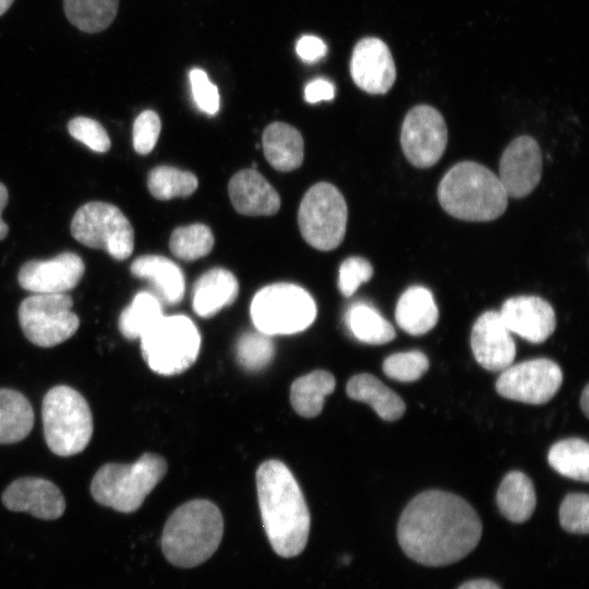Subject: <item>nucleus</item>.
Listing matches in <instances>:
<instances>
[{"label": "nucleus", "instance_id": "1", "mask_svg": "<svg viewBox=\"0 0 589 589\" xmlns=\"http://www.w3.org/2000/svg\"><path fill=\"white\" fill-rule=\"evenodd\" d=\"M481 520L462 497L440 490L416 495L397 525L400 548L411 560L443 566L468 555L479 543Z\"/></svg>", "mask_w": 589, "mask_h": 589}, {"label": "nucleus", "instance_id": "2", "mask_svg": "<svg viewBox=\"0 0 589 589\" xmlns=\"http://www.w3.org/2000/svg\"><path fill=\"white\" fill-rule=\"evenodd\" d=\"M256 491L263 527L274 552L286 558L302 553L311 518L291 471L283 461H264L256 470Z\"/></svg>", "mask_w": 589, "mask_h": 589}, {"label": "nucleus", "instance_id": "3", "mask_svg": "<svg viewBox=\"0 0 589 589\" xmlns=\"http://www.w3.org/2000/svg\"><path fill=\"white\" fill-rule=\"evenodd\" d=\"M224 534L219 508L207 500H193L177 507L163 529L160 545L166 560L181 568L206 562Z\"/></svg>", "mask_w": 589, "mask_h": 589}, {"label": "nucleus", "instance_id": "4", "mask_svg": "<svg viewBox=\"0 0 589 589\" xmlns=\"http://www.w3.org/2000/svg\"><path fill=\"white\" fill-rule=\"evenodd\" d=\"M441 206L450 216L467 221H491L504 214L508 196L485 166L465 160L453 166L437 188Z\"/></svg>", "mask_w": 589, "mask_h": 589}, {"label": "nucleus", "instance_id": "5", "mask_svg": "<svg viewBox=\"0 0 589 589\" xmlns=\"http://www.w3.org/2000/svg\"><path fill=\"white\" fill-rule=\"evenodd\" d=\"M166 472V459L155 453H144L132 464L108 462L94 474L91 494L103 506L120 513H133Z\"/></svg>", "mask_w": 589, "mask_h": 589}, {"label": "nucleus", "instance_id": "6", "mask_svg": "<svg viewBox=\"0 0 589 589\" xmlns=\"http://www.w3.org/2000/svg\"><path fill=\"white\" fill-rule=\"evenodd\" d=\"M44 436L57 456L70 457L83 452L93 435V416L86 399L74 388L57 385L41 404Z\"/></svg>", "mask_w": 589, "mask_h": 589}, {"label": "nucleus", "instance_id": "7", "mask_svg": "<svg viewBox=\"0 0 589 589\" xmlns=\"http://www.w3.org/2000/svg\"><path fill=\"white\" fill-rule=\"evenodd\" d=\"M257 330L269 335H290L306 329L315 320L316 304L302 287L277 283L259 290L250 306Z\"/></svg>", "mask_w": 589, "mask_h": 589}, {"label": "nucleus", "instance_id": "8", "mask_svg": "<svg viewBox=\"0 0 589 589\" xmlns=\"http://www.w3.org/2000/svg\"><path fill=\"white\" fill-rule=\"evenodd\" d=\"M140 340L148 366L161 375L187 371L196 361L201 346L196 326L184 315H163Z\"/></svg>", "mask_w": 589, "mask_h": 589}, {"label": "nucleus", "instance_id": "9", "mask_svg": "<svg viewBox=\"0 0 589 589\" xmlns=\"http://www.w3.org/2000/svg\"><path fill=\"white\" fill-rule=\"evenodd\" d=\"M348 209L339 190L320 182L304 194L298 212V225L303 239L321 251L336 249L344 240Z\"/></svg>", "mask_w": 589, "mask_h": 589}, {"label": "nucleus", "instance_id": "10", "mask_svg": "<svg viewBox=\"0 0 589 589\" xmlns=\"http://www.w3.org/2000/svg\"><path fill=\"white\" fill-rule=\"evenodd\" d=\"M72 237L92 249L106 251L115 260H127L134 249V230L117 206L106 202H88L71 221Z\"/></svg>", "mask_w": 589, "mask_h": 589}, {"label": "nucleus", "instance_id": "11", "mask_svg": "<svg viewBox=\"0 0 589 589\" xmlns=\"http://www.w3.org/2000/svg\"><path fill=\"white\" fill-rule=\"evenodd\" d=\"M68 293H33L19 308L24 336L34 345L50 348L71 338L80 326Z\"/></svg>", "mask_w": 589, "mask_h": 589}, {"label": "nucleus", "instance_id": "12", "mask_svg": "<svg viewBox=\"0 0 589 589\" xmlns=\"http://www.w3.org/2000/svg\"><path fill=\"white\" fill-rule=\"evenodd\" d=\"M447 140L445 120L434 107L418 105L407 112L401 125L400 145L412 166H434L443 156Z\"/></svg>", "mask_w": 589, "mask_h": 589}, {"label": "nucleus", "instance_id": "13", "mask_svg": "<svg viewBox=\"0 0 589 589\" xmlns=\"http://www.w3.org/2000/svg\"><path fill=\"white\" fill-rule=\"evenodd\" d=\"M563 382L561 368L540 358L509 365L495 383L500 396L531 405H542L554 397Z\"/></svg>", "mask_w": 589, "mask_h": 589}, {"label": "nucleus", "instance_id": "14", "mask_svg": "<svg viewBox=\"0 0 589 589\" xmlns=\"http://www.w3.org/2000/svg\"><path fill=\"white\" fill-rule=\"evenodd\" d=\"M85 272L80 255L62 252L49 260H31L17 274L20 286L32 293H67L75 288Z\"/></svg>", "mask_w": 589, "mask_h": 589}, {"label": "nucleus", "instance_id": "15", "mask_svg": "<svg viewBox=\"0 0 589 589\" xmlns=\"http://www.w3.org/2000/svg\"><path fill=\"white\" fill-rule=\"evenodd\" d=\"M541 175L542 153L538 142L529 135L514 139L502 154L497 176L507 196L519 199L530 194Z\"/></svg>", "mask_w": 589, "mask_h": 589}, {"label": "nucleus", "instance_id": "16", "mask_svg": "<svg viewBox=\"0 0 589 589\" xmlns=\"http://www.w3.org/2000/svg\"><path fill=\"white\" fill-rule=\"evenodd\" d=\"M470 344L477 362L491 372H502L516 356L512 333L497 311H486L476 320Z\"/></svg>", "mask_w": 589, "mask_h": 589}, {"label": "nucleus", "instance_id": "17", "mask_svg": "<svg viewBox=\"0 0 589 589\" xmlns=\"http://www.w3.org/2000/svg\"><path fill=\"white\" fill-rule=\"evenodd\" d=\"M350 74L362 91L378 95L387 93L396 80V67L387 45L376 37H365L353 48Z\"/></svg>", "mask_w": 589, "mask_h": 589}, {"label": "nucleus", "instance_id": "18", "mask_svg": "<svg viewBox=\"0 0 589 589\" xmlns=\"http://www.w3.org/2000/svg\"><path fill=\"white\" fill-rule=\"evenodd\" d=\"M1 500L9 510L28 513L44 520L58 519L65 510V500L60 489L39 477L14 480L3 491Z\"/></svg>", "mask_w": 589, "mask_h": 589}, {"label": "nucleus", "instance_id": "19", "mask_svg": "<svg viewBox=\"0 0 589 589\" xmlns=\"http://www.w3.org/2000/svg\"><path fill=\"white\" fill-rule=\"evenodd\" d=\"M500 314L510 333L532 344L546 340L556 327L552 305L537 296L509 298L502 304Z\"/></svg>", "mask_w": 589, "mask_h": 589}, {"label": "nucleus", "instance_id": "20", "mask_svg": "<svg viewBox=\"0 0 589 589\" xmlns=\"http://www.w3.org/2000/svg\"><path fill=\"white\" fill-rule=\"evenodd\" d=\"M228 193L235 209L248 216H271L278 212L280 197L255 169L238 171L229 181Z\"/></svg>", "mask_w": 589, "mask_h": 589}, {"label": "nucleus", "instance_id": "21", "mask_svg": "<svg viewBox=\"0 0 589 589\" xmlns=\"http://www.w3.org/2000/svg\"><path fill=\"white\" fill-rule=\"evenodd\" d=\"M131 274L152 283L157 298L175 305L184 297L185 281L181 268L171 260L160 255H142L130 266Z\"/></svg>", "mask_w": 589, "mask_h": 589}, {"label": "nucleus", "instance_id": "22", "mask_svg": "<svg viewBox=\"0 0 589 589\" xmlns=\"http://www.w3.org/2000/svg\"><path fill=\"white\" fill-rule=\"evenodd\" d=\"M239 283L225 268H212L201 275L193 286L192 305L201 317H211L230 305L238 297Z\"/></svg>", "mask_w": 589, "mask_h": 589}, {"label": "nucleus", "instance_id": "23", "mask_svg": "<svg viewBox=\"0 0 589 589\" xmlns=\"http://www.w3.org/2000/svg\"><path fill=\"white\" fill-rule=\"evenodd\" d=\"M395 318L398 326L410 335L420 336L431 330L438 320L432 292L422 286L408 288L397 301Z\"/></svg>", "mask_w": 589, "mask_h": 589}, {"label": "nucleus", "instance_id": "24", "mask_svg": "<svg viewBox=\"0 0 589 589\" xmlns=\"http://www.w3.org/2000/svg\"><path fill=\"white\" fill-rule=\"evenodd\" d=\"M264 155L269 165L279 171H291L303 161V139L300 132L285 122L268 124L262 136Z\"/></svg>", "mask_w": 589, "mask_h": 589}, {"label": "nucleus", "instance_id": "25", "mask_svg": "<svg viewBox=\"0 0 589 589\" xmlns=\"http://www.w3.org/2000/svg\"><path fill=\"white\" fill-rule=\"evenodd\" d=\"M347 395L370 405L385 421L398 420L406 410L401 397L369 373L353 375L346 386Z\"/></svg>", "mask_w": 589, "mask_h": 589}, {"label": "nucleus", "instance_id": "26", "mask_svg": "<svg viewBox=\"0 0 589 589\" xmlns=\"http://www.w3.org/2000/svg\"><path fill=\"white\" fill-rule=\"evenodd\" d=\"M501 514L513 522L528 520L534 512L537 496L532 481L521 471H510L496 492Z\"/></svg>", "mask_w": 589, "mask_h": 589}, {"label": "nucleus", "instance_id": "27", "mask_svg": "<svg viewBox=\"0 0 589 589\" xmlns=\"http://www.w3.org/2000/svg\"><path fill=\"white\" fill-rule=\"evenodd\" d=\"M34 425V410L20 392L0 388V444L24 440Z\"/></svg>", "mask_w": 589, "mask_h": 589}, {"label": "nucleus", "instance_id": "28", "mask_svg": "<svg viewBox=\"0 0 589 589\" xmlns=\"http://www.w3.org/2000/svg\"><path fill=\"white\" fill-rule=\"evenodd\" d=\"M334 375L325 370H315L298 377L290 388V402L294 411L304 418L318 416L324 399L335 389Z\"/></svg>", "mask_w": 589, "mask_h": 589}, {"label": "nucleus", "instance_id": "29", "mask_svg": "<svg viewBox=\"0 0 589 589\" xmlns=\"http://www.w3.org/2000/svg\"><path fill=\"white\" fill-rule=\"evenodd\" d=\"M345 318L352 335L362 342L383 345L396 336L393 325L375 308L364 302L353 303Z\"/></svg>", "mask_w": 589, "mask_h": 589}, {"label": "nucleus", "instance_id": "30", "mask_svg": "<svg viewBox=\"0 0 589 589\" xmlns=\"http://www.w3.org/2000/svg\"><path fill=\"white\" fill-rule=\"evenodd\" d=\"M163 316L161 301L149 291L137 292L118 320L120 333L127 339L140 338Z\"/></svg>", "mask_w": 589, "mask_h": 589}, {"label": "nucleus", "instance_id": "31", "mask_svg": "<svg viewBox=\"0 0 589 589\" xmlns=\"http://www.w3.org/2000/svg\"><path fill=\"white\" fill-rule=\"evenodd\" d=\"M118 5L119 0H63L70 23L85 33L106 29L117 15Z\"/></svg>", "mask_w": 589, "mask_h": 589}, {"label": "nucleus", "instance_id": "32", "mask_svg": "<svg viewBox=\"0 0 589 589\" xmlns=\"http://www.w3.org/2000/svg\"><path fill=\"white\" fill-rule=\"evenodd\" d=\"M548 461L564 477L581 482L589 480V445L582 438L572 437L554 443Z\"/></svg>", "mask_w": 589, "mask_h": 589}, {"label": "nucleus", "instance_id": "33", "mask_svg": "<svg viewBox=\"0 0 589 589\" xmlns=\"http://www.w3.org/2000/svg\"><path fill=\"white\" fill-rule=\"evenodd\" d=\"M149 193L157 200L187 197L197 188V178L190 171L171 166H157L147 176Z\"/></svg>", "mask_w": 589, "mask_h": 589}, {"label": "nucleus", "instance_id": "34", "mask_svg": "<svg viewBox=\"0 0 589 589\" xmlns=\"http://www.w3.org/2000/svg\"><path fill=\"white\" fill-rule=\"evenodd\" d=\"M214 247V236L209 227L193 224L176 228L170 237L169 249L182 261H194L207 255Z\"/></svg>", "mask_w": 589, "mask_h": 589}, {"label": "nucleus", "instance_id": "35", "mask_svg": "<svg viewBox=\"0 0 589 589\" xmlns=\"http://www.w3.org/2000/svg\"><path fill=\"white\" fill-rule=\"evenodd\" d=\"M237 359L247 370L257 371L273 360L275 346L269 335L260 330L244 333L237 342Z\"/></svg>", "mask_w": 589, "mask_h": 589}, {"label": "nucleus", "instance_id": "36", "mask_svg": "<svg viewBox=\"0 0 589 589\" xmlns=\"http://www.w3.org/2000/svg\"><path fill=\"white\" fill-rule=\"evenodd\" d=\"M382 369L392 380L414 382L428 371L429 360L421 351L397 352L384 360Z\"/></svg>", "mask_w": 589, "mask_h": 589}, {"label": "nucleus", "instance_id": "37", "mask_svg": "<svg viewBox=\"0 0 589 589\" xmlns=\"http://www.w3.org/2000/svg\"><path fill=\"white\" fill-rule=\"evenodd\" d=\"M560 524L570 533L587 534L589 531V496L587 493H570L560 506Z\"/></svg>", "mask_w": 589, "mask_h": 589}, {"label": "nucleus", "instance_id": "38", "mask_svg": "<svg viewBox=\"0 0 589 589\" xmlns=\"http://www.w3.org/2000/svg\"><path fill=\"white\" fill-rule=\"evenodd\" d=\"M72 137L97 153L109 151L111 143L105 128L96 120L87 117H75L68 123Z\"/></svg>", "mask_w": 589, "mask_h": 589}, {"label": "nucleus", "instance_id": "39", "mask_svg": "<svg viewBox=\"0 0 589 589\" xmlns=\"http://www.w3.org/2000/svg\"><path fill=\"white\" fill-rule=\"evenodd\" d=\"M373 276V267L361 256L346 259L339 267L338 288L342 296H352L359 286Z\"/></svg>", "mask_w": 589, "mask_h": 589}, {"label": "nucleus", "instance_id": "40", "mask_svg": "<svg viewBox=\"0 0 589 589\" xmlns=\"http://www.w3.org/2000/svg\"><path fill=\"white\" fill-rule=\"evenodd\" d=\"M161 122L153 110L141 112L133 123V147L137 154L146 155L153 151L158 140Z\"/></svg>", "mask_w": 589, "mask_h": 589}, {"label": "nucleus", "instance_id": "41", "mask_svg": "<svg viewBox=\"0 0 589 589\" xmlns=\"http://www.w3.org/2000/svg\"><path fill=\"white\" fill-rule=\"evenodd\" d=\"M193 99L197 108L207 113L215 115L219 110V93L206 72L201 69H192L189 73Z\"/></svg>", "mask_w": 589, "mask_h": 589}, {"label": "nucleus", "instance_id": "42", "mask_svg": "<svg viewBox=\"0 0 589 589\" xmlns=\"http://www.w3.org/2000/svg\"><path fill=\"white\" fill-rule=\"evenodd\" d=\"M296 51L302 60L314 62L326 55L327 48L321 38L305 35L298 40Z\"/></svg>", "mask_w": 589, "mask_h": 589}, {"label": "nucleus", "instance_id": "43", "mask_svg": "<svg viewBox=\"0 0 589 589\" xmlns=\"http://www.w3.org/2000/svg\"><path fill=\"white\" fill-rule=\"evenodd\" d=\"M334 96V85L324 79H316L310 82L304 89V99L310 104H316L322 100H332Z\"/></svg>", "mask_w": 589, "mask_h": 589}, {"label": "nucleus", "instance_id": "44", "mask_svg": "<svg viewBox=\"0 0 589 589\" xmlns=\"http://www.w3.org/2000/svg\"><path fill=\"white\" fill-rule=\"evenodd\" d=\"M8 200H9L8 190L5 185L0 182V241L3 240L9 232L8 225L1 218V214L8 204Z\"/></svg>", "mask_w": 589, "mask_h": 589}, {"label": "nucleus", "instance_id": "45", "mask_svg": "<svg viewBox=\"0 0 589 589\" xmlns=\"http://www.w3.org/2000/svg\"><path fill=\"white\" fill-rule=\"evenodd\" d=\"M458 589H501L489 579H474L462 584Z\"/></svg>", "mask_w": 589, "mask_h": 589}, {"label": "nucleus", "instance_id": "46", "mask_svg": "<svg viewBox=\"0 0 589 589\" xmlns=\"http://www.w3.org/2000/svg\"><path fill=\"white\" fill-rule=\"evenodd\" d=\"M580 408L586 416V418L589 417V385H586L582 389V393L580 395Z\"/></svg>", "mask_w": 589, "mask_h": 589}, {"label": "nucleus", "instance_id": "47", "mask_svg": "<svg viewBox=\"0 0 589 589\" xmlns=\"http://www.w3.org/2000/svg\"><path fill=\"white\" fill-rule=\"evenodd\" d=\"M14 0H0V16L8 11Z\"/></svg>", "mask_w": 589, "mask_h": 589}]
</instances>
